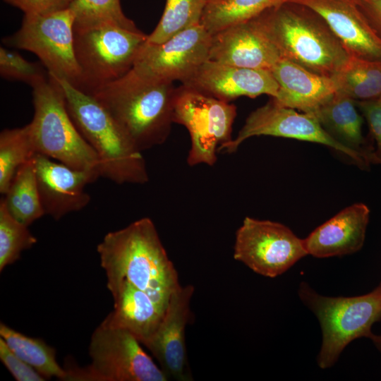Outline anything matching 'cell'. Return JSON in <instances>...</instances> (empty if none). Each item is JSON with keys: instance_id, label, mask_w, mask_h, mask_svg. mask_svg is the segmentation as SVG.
<instances>
[{"instance_id": "obj_1", "label": "cell", "mask_w": 381, "mask_h": 381, "mask_svg": "<svg viewBox=\"0 0 381 381\" xmlns=\"http://www.w3.org/2000/svg\"><path fill=\"white\" fill-rule=\"evenodd\" d=\"M97 250L107 286L127 281L164 308L181 286L176 270L150 218H141L109 232Z\"/></svg>"}, {"instance_id": "obj_2", "label": "cell", "mask_w": 381, "mask_h": 381, "mask_svg": "<svg viewBox=\"0 0 381 381\" xmlns=\"http://www.w3.org/2000/svg\"><path fill=\"white\" fill-rule=\"evenodd\" d=\"M176 89L173 83L145 78L131 68L87 93L107 109L142 152L167 140Z\"/></svg>"}, {"instance_id": "obj_3", "label": "cell", "mask_w": 381, "mask_h": 381, "mask_svg": "<svg viewBox=\"0 0 381 381\" xmlns=\"http://www.w3.org/2000/svg\"><path fill=\"white\" fill-rule=\"evenodd\" d=\"M48 75L61 88L73 121L95 150L100 176L118 184L147 182L141 152L107 109L91 94L67 80Z\"/></svg>"}, {"instance_id": "obj_4", "label": "cell", "mask_w": 381, "mask_h": 381, "mask_svg": "<svg viewBox=\"0 0 381 381\" xmlns=\"http://www.w3.org/2000/svg\"><path fill=\"white\" fill-rule=\"evenodd\" d=\"M259 18L282 58L315 73L333 77L349 54L325 20L284 8L273 7Z\"/></svg>"}, {"instance_id": "obj_5", "label": "cell", "mask_w": 381, "mask_h": 381, "mask_svg": "<svg viewBox=\"0 0 381 381\" xmlns=\"http://www.w3.org/2000/svg\"><path fill=\"white\" fill-rule=\"evenodd\" d=\"M298 295L320 323L322 342L317 363L321 369L332 367L353 340L370 339L373 325L381 320V282L372 291L351 297L325 296L302 282Z\"/></svg>"}, {"instance_id": "obj_6", "label": "cell", "mask_w": 381, "mask_h": 381, "mask_svg": "<svg viewBox=\"0 0 381 381\" xmlns=\"http://www.w3.org/2000/svg\"><path fill=\"white\" fill-rule=\"evenodd\" d=\"M32 88L34 116L28 124L37 154L99 175L97 156L73 121L59 85L48 75Z\"/></svg>"}, {"instance_id": "obj_7", "label": "cell", "mask_w": 381, "mask_h": 381, "mask_svg": "<svg viewBox=\"0 0 381 381\" xmlns=\"http://www.w3.org/2000/svg\"><path fill=\"white\" fill-rule=\"evenodd\" d=\"M91 363L84 367L67 361L69 381H167L168 377L128 331L101 323L90 345Z\"/></svg>"}, {"instance_id": "obj_8", "label": "cell", "mask_w": 381, "mask_h": 381, "mask_svg": "<svg viewBox=\"0 0 381 381\" xmlns=\"http://www.w3.org/2000/svg\"><path fill=\"white\" fill-rule=\"evenodd\" d=\"M147 35L114 24L74 28V48L82 75L80 89L89 92L132 68Z\"/></svg>"}, {"instance_id": "obj_9", "label": "cell", "mask_w": 381, "mask_h": 381, "mask_svg": "<svg viewBox=\"0 0 381 381\" xmlns=\"http://www.w3.org/2000/svg\"><path fill=\"white\" fill-rule=\"evenodd\" d=\"M75 16L68 8L44 14H24L20 29L3 41L35 54L49 75L80 88L82 75L74 48Z\"/></svg>"}, {"instance_id": "obj_10", "label": "cell", "mask_w": 381, "mask_h": 381, "mask_svg": "<svg viewBox=\"0 0 381 381\" xmlns=\"http://www.w3.org/2000/svg\"><path fill=\"white\" fill-rule=\"evenodd\" d=\"M236 107L229 102L181 86L176 89L174 123L188 130L191 141L189 166H213L219 146L230 142Z\"/></svg>"}, {"instance_id": "obj_11", "label": "cell", "mask_w": 381, "mask_h": 381, "mask_svg": "<svg viewBox=\"0 0 381 381\" xmlns=\"http://www.w3.org/2000/svg\"><path fill=\"white\" fill-rule=\"evenodd\" d=\"M307 255L303 239L279 222L246 217L236 232L234 259L264 277L284 274Z\"/></svg>"}, {"instance_id": "obj_12", "label": "cell", "mask_w": 381, "mask_h": 381, "mask_svg": "<svg viewBox=\"0 0 381 381\" xmlns=\"http://www.w3.org/2000/svg\"><path fill=\"white\" fill-rule=\"evenodd\" d=\"M259 135L320 143L341 152L361 166L370 162L368 155L346 147L332 136L315 116L299 113L294 109L281 106L272 99L252 111L237 136L219 146L218 152H235L243 141Z\"/></svg>"}, {"instance_id": "obj_13", "label": "cell", "mask_w": 381, "mask_h": 381, "mask_svg": "<svg viewBox=\"0 0 381 381\" xmlns=\"http://www.w3.org/2000/svg\"><path fill=\"white\" fill-rule=\"evenodd\" d=\"M211 38L212 35L200 24L162 43H151L146 40L132 68L152 80L183 83L208 60Z\"/></svg>"}, {"instance_id": "obj_14", "label": "cell", "mask_w": 381, "mask_h": 381, "mask_svg": "<svg viewBox=\"0 0 381 381\" xmlns=\"http://www.w3.org/2000/svg\"><path fill=\"white\" fill-rule=\"evenodd\" d=\"M194 286H181L171 296L157 329L145 340V346L158 361L168 378L192 380L189 373L185 330L190 317Z\"/></svg>"}, {"instance_id": "obj_15", "label": "cell", "mask_w": 381, "mask_h": 381, "mask_svg": "<svg viewBox=\"0 0 381 381\" xmlns=\"http://www.w3.org/2000/svg\"><path fill=\"white\" fill-rule=\"evenodd\" d=\"M181 85L229 102L239 97L274 98L279 84L270 71L239 67L207 60Z\"/></svg>"}, {"instance_id": "obj_16", "label": "cell", "mask_w": 381, "mask_h": 381, "mask_svg": "<svg viewBox=\"0 0 381 381\" xmlns=\"http://www.w3.org/2000/svg\"><path fill=\"white\" fill-rule=\"evenodd\" d=\"M36 179L45 214L55 220L86 207L90 201L85 186L99 175L73 169L40 154L34 156Z\"/></svg>"}, {"instance_id": "obj_17", "label": "cell", "mask_w": 381, "mask_h": 381, "mask_svg": "<svg viewBox=\"0 0 381 381\" xmlns=\"http://www.w3.org/2000/svg\"><path fill=\"white\" fill-rule=\"evenodd\" d=\"M281 59L259 16L212 35L208 60L270 71Z\"/></svg>"}, {"instance_id": "obj_18", "label": "cell", "mask_w": 381, "mask_h": 381, "mask_svg": "<svg viewBox=\"0 0 381 381\" xmlns=\"http://www.w3.org/2000/svg\"><path fill=\"white\" fill-rule=\"evenodd\" d=\"M320 16L344 47L349 56L381 59V40L361 11L349 0H289Z\"/></svg>"}, {"instance_id": "obj_19", "label": "cell", "mask_w": 381, "mask_h": 381, "mask_svg": "<svg viewBox=\"0 0 381 381\" xmlns=\"http://www.w3.org/2000/svg\"><path fill=\"white\" fill-rule=\"evenodd\" d=\"M369 216L370 210L363 203L343 209L303 239L308 255L326 258L360 250L365 241Z\"/></svg>"}, {"instance_id": "obj_20", "label": "cell", "mask_w": 381, "mask_h": 381, "mask_svg": "<svg viewBox=\"0 0 381 381\" xmlns=\"http://www.w3.org/2000/svg\"><path fill=\"white\" fill-rule=\"evenodd\" d=\"M270 71L279 86L272 99L281 106L312 115L338 91L333 77L315 73L284 58Z\"/></svg>"}, {"instance_id": "obj_21", "label": "cell", "mask_w": 381, "mask_h": 381, "mask_svg": "<svg viewBox=\"0 0 381 381\" xmlns=\"http://www.w3.org/2000/svg\"><path fill=\"white\" fill-rule=\"evenodd\" d=\"M107 288L113 296L114 310L102 323L128 331L142 344L157 329L167 308L127 281Z\"/></svg>"}, {"instance_id": "obj_22", "label": "cell", "mask_w": 381, "mask_h": 381, "mask_svg": "<svg viewBox=\"0 0 381 381\" xmlns=\"http://www.w3.org/2000/svg\"><path fill=\"white\" fill-rule=\"evenodd\" d=\"M356 100L337 91L314 114L323 128L335 139L346 147L370 157L373 152H365L362 117L356 108Z\"/></svg>"}, {"instance_id": "obj_23", "label": "cell", "mask_w": 381, "mask_h": 381, "mask_svg": "<svg viewBox=\"0 0 381 381\" xmlns=\"http://www.w3.org/2000/svg\"><path fill=\"white\" fill-rule=\"evenodd\" d=\"M289 0H207L200 25L211 35L253 20Z\"/></svg>"}, {"instance_id": "obj_24", "label": "cell", "mask_w": 381, "mask_h": 381, "mask_svg": "<svg viewBox=\"0 0 381 381\" xmlns=\"http://www.w3.org/2000/svg\"><path fill=\"white\" fill-rule=\"evenodd\" d=\"M2 198L9 213L29 226L45 214L38 190L34 157L16 173Z\"/></svg>"}, {"instance_id": "obj_25", "label": "cell", "mask_w": 381, "mask_h": 381, "mask_svg": "<svg viewBox=\"0 0 381 381\" xmlns=\"http://www.w3.org/2000/svg\"><path fill=\"white\" fill-rule=\"evenodd\" d=\"M340 91L354 100L377 99L381 95V59L349 56L333 76Z\"/></svg>"}, {"instance_id": "obj_26", "label": "cell", "mask_w": 381, "mask_h": 381, "mask_svg": "<svg viewBox=\"0 0 381 381\" xmlns=\"http://www.w3.org/2000/svg\"><path fill=\"white\" fill-rule=\"evenodd\" d=\"M0 337L22 360L46 379L56 377L64 380L66 371L56 358V351L42 339L30 337L0 324Z\"/></svg>"}, {"instance_id": "obj_27", "label": "cell", "mask_w": 381, "mask_h": 381, "mask_svg": "<svg viewBox=\"0 0 381 381\" xmlns=\"http://www.w3.org/2000/svg\"><path fill=\"white\" fill-rule=\"evenodd\" d=\"M37 154L29 124L0 133V193L4 195L18 169Z\"/></svg>"}, {"instance_id": "obj_28", "label": "cell", "mask_w": 381, "mask_h": 381, "mask_svg": "<svg viewBox=\"0 0 381 381\" xmlns=\"http://www.w3.org/2000/svg\"><path fill=\"white\" fill-rule=\"evenodd\" d=\"M207 0H167L163 14L147 41L162 43L175 35L200 24Z\"/></svg>"}, {"instance_id": "obj_29", "label": "cell", "mask_w": 381, "mask_h": 381, "mask_svg": "<svg viewBox=\"0 0 381 381\" xmlns=\"http://www.w3.org/2000/svg\"><path fill=\"white\" fill-rule=\"evenodd\" d=\"M74 14V28L114 24L139 30L123 13L120 0H75L69 8Z\"/></svg>"}, {"instance_id": "obj_30", "label": "cell", "mask_w": 381, "mask_h": 381, "mask_svg": "<svg viewBox=\"0 0 381 381\" xmlns=\"http://www.w3.org/2000/svg\"><path fill=\"white\" fill-rule=\"evenodd\" d=\"M37 242L28 226L15 219L0 200V271L17 261Z\"/></svg>"}, {"instance_id": "obj_31", "label": "cell", "mask_w": 381, "mask_h": 381, "mask_svg": "<svg viewBox=\"0 0 381 381\" xmlns=\"http://www.w3.org/2000/svg\"><path fill=\"white\" fill-rule=\"evenodd\" d=\"M0 74L8 80H19L33 87L48 78L37 63L28 61L19 53L6 48H0Z\"/></svg>"}, {"instance_id": "obj_32", "label": "cell", "mask_w": 381, "mask_h": 381, "mask_svg": "<svg viewBox=\"0 0 381 381\" xmlns=\"http://www.w3.org/2000/svg\"><path fill=\"white\" fill-rule=\"evenodd\" d=\"M0 359L17 381H44L45 378L18 357L0 338Z\"/></svg>"}, {"instance_id": "obj_33", "label": "cell", "mask_w": 381, "mask_h": 381, "mask_svg": "<svg viewBox=\"0 0 381 381\" xmlns=\"http://www.w3.org/2000/svg\"><path fill=\"white\" fill-rule=\"evenodd\" d=\"M356 106L362 111L375 140L377 150L373 162L381 164V102L377 99L356 101Z\"/></svg>"}, {"instance_id": "obj_34", "label": "cell", "mask_w": 381, "mask_h": 381, "mask_svg": "<svg viewBox=\"0 0 381 381\" xmlns=\"http://www.w3.org/2000/svg\"><path fill=\"white\" fill-rule=\"evenodd\" d=\"M24 14H44L68 9L75 0H4Z\"/></svg>"}, {"instance_id": "obj_35", "label": "cell", "mask_w": 381, "mask_h": 381, "mask_svg": "<svg viewBox=\"0 0 381 381\" xmlns=\"http://www.w3.org/2000/svg\"><path fill=\"white\" fill-rule=\"evenodd\" d=\"M361 14L375 35L381 40V0H358Z\"/></svg>"}, {"instance_id": "obj_36", "label": "cell", "mask_w": 381, "mask_h": 381, "mask_svg": "<svg viewBox=\"0 0 381 381\" xmlns=\"http://www.w3.org/2000/svg\"><path fill=\"white\" fill-rule=\"evenodd\" d=\"M370 339L372 341L377 350L381 354V334L377 335L373 334Z\"/></svg>"}, {"instance_id": "obj_37", "label": "cell", "mask_w": 381, "mask_h": 381, "mask_svg": "<svg viewBox=\"0 0 381 381\" xmlns=\"http://www.w3.org/2000/svg\"><path fill=\"white\" fill-rule=\"evenodd\" d=\"M380 102H381V95H380V97L377 99Z\"/></svg>"}]
</instances>
